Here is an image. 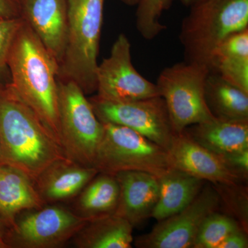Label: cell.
<instances>
[{
    "label": "cell",
    "mask_w": 248,
    "mask_h": 248,
    "mask_svg": "<svg viewBox=\"0 0 248 248\" xmlns=\"http://www.w3.org/2000/svg\"><path fill=\"white\" fill-rule=\"evenodd\" d=\"M60 142L9 84H0V164L36 181L59 160L66 159Z\"/></svg>",
    "instance_id": "6da1fadb"
},
{
    "label": "cell",
    "mask_w": 248,
    "mask_h": 248,
    "mask_svg": "<svg viewBox=\"0 0 248 248\" xmlns=\"http://www.w3.org/2000/svg\"><path fill=\"white\" fill-rule=\"evenodd\" d=\"M8 66L10 86L61 144L58 112L60 66L25 22L13 42Z\"/></svg>",
    "instance_id": "7a4b0ae2"
},
{
    "label": "cell",
    "mask_w": 248,
    "mask_h": 248,
    "mask_svg": "<svg viewBox=\"0 0 248 248\" xmlns=\"http://www.w3.org/2000/svg\"><path fill=\"white\" fill-rule=\"evenodd\" d=\"M104 3L105 0H67L66 48L58 79L73 81L86 95L97 91Z\"/></svg>",
    "instance_id": "3957f363"
},
{
    "label": "cell",
    "mask_w": 248,
    "mask_h": 248,
    "mask_svg": "<svg viewBox=\"0 0 248 248\" xmlns=\"http://www.w3.org/2000/svg\"><path fill=\"white\" fill-rule=\"evenodd\" d=\"M190 9L179 33L186 61L210 68L214 52L222 42L248 28V0H205Z\"/></svg>",
    "instance_id": "277c9868"
},
{
    "label": "cell",
    "mask_w": 248,
    "mask_h": 248,
    "mask_svg": "<svg viewBox=\"0 0 248 248\" xmlns=\"http://www.w3.org/2000/svg\"><path fill=\"white\" fill-rule=\"evenodd\" d=\"M103 124L104 135L93 165L98 172L114 175L122 171H142L159 177L172 169L163 147L126 127Z\"/></svg>",
    "instance_id": "5b68a950"
},
{
    "label": "cell",
    "mask_w": 248,
    "mask_h": 248,
    "mask_svg": "<svg viewBox=\"0 0 248 248\" xmlns=\"http://www.w3.org/2000/svg\"><path fill=\"white\" fill-rule=\"evenodd\" d=\"M58 112L60 142L66 157L93 167L104 135V124L82 90L73 81L58 79Z\"/></svg>",
    "instance_id": "8992f818"
},
{
    "label": "cell",
    "mask_w": 248,
    "mask_h": 248,
    "mask_svg": "<svg viewBox=\"0 0 248 248\" xmlns=\"http://www.w3.org/2000/svg\"><path fill=\"white\" fill-rule=\"evenodd\" d=\"M207 65L183 62L164 68L156 81L174 131L215 118L205 99V85L210 73Z\"/></svg>",
    "instance_id": "52a82bcc"
},
{
    "label": "cell",
    "mask_w": 248,
    "mask_h": 248,
    "mask_svg": "<svg viewBox=\"0 0 248 248\" xmlns=\"http://www.w3.org/2000/svg\"><path fill=\"white\" fill-rule=\"evenodd\" d=\"M93 110L103 124L126 127L168 150L176 133L162 97L110 102L94 95L90 98Z\"/></svg>",
    "instance_id": "ba28073f"
},
{
    "label": "cell",
    "mask_w": 248,
    "mask_h": 248,
    "mask_svg": "<svg viewBox=\"0 0 248 248\" xmlns=\"http://www.w3.org/2000/svg\"><path fill=\"white\" fill-rule=\"evenodd\" d=\"M97 96L110 102H130L159 96L156 84L140 74L132 63L131 44L119 35L110 55L98 63Z\"/></svg>",
    "instance_id": "9c48e42d"
},
{
    "label": "cell",
    "mask_w": 248,
    "mask_h": 248,
    "mask_svg": "<svg viewBox=\"0 0 248 248\" xmlns=\"http://www.w3.org/2000/svg\"><path fill=\"white\" fill-rule=\"evenodd\" d=\"M216 187L204 185L199 195L186 208L158 221L150 232L139 236L140 248H192L200 227L205 218L221 206Z\"/></svg>",
    "instance_id": "30bf717a"
},
{
    "label": "cell",
    "mask_w": 248,
    "mask_h": 248,
    "mask_svg": "<svg viewBox=\"0 0 248 248\" xmlns=\"http://www.w3.org/2000/svg\"><path fill=\"white\" fill-rule=\"evenodd\" d=\"M89 220L60 207L42 209L16 222L4 241L9 247H58L78 234Z\"/></svg>",
    "instance_id": "8fae6325"
},
{
    "label": "cell",
    "mask_w": 248,
    "mask_h": 248,
    "mask_svg": "<svg viewBox=\"0 0 248 248\" xmlns=\"http://www.w3.org/2000/svg\"><path fill=\"white\" fill-rule=\"evenodd\" d=\"M174 169L219 185H236L241 182L229 170L218 155L201 146L185 131L176 133L167 150Z\"/></svg>",
    "instance_id": "7c38bea8"
},
{
    "label": "cell",
    "mask_w": 248,
    "mask_h": 248,
    "mask_svg": "<svg viewBox=\"0 0 248 248\" xmlns=\"http://www.w3.org/2000/svg\"><path fill=\"white\" fill-rule=\"evenodd\" d=\"M21 17L58 62L66 48L67 0H19Z\"/></svg>",
    "instance_id": "4fadbf2b"
},
{
    "label": "cell",
    "mask_w": 248,
    "mask_h": 248,
    "mask_svg": "<svg viewBox=\"0 0 248 248\" xmlns=\"http://www.w3.org/2000/svg\"><path fill=\"white\" fill-rule=\"evenodd\" d=\"M120 186L115 213L133 226H139L152 214L159 197L158 177L142 171H122L114 174Z\"/></svg>",
    "instance_id": "5bb4252c"
},
{
    "label": "cell",
    "mask_w": 248,
    "mask_h": 248,
    "mask_svg": "<svg viewBox=\"0 0 248 248\" xmlns=\"http://www.w3.org/2000/svg\"><path fill=\"white\" fill-rule=\"evenodd\" d=\"M99 173L91 166L71 160L55 161L37 178L39 194L44 201L66 200L77 195Z\"/></svg>",
    "instance_id": "9a60e30c"
},
{
    "label": "cell",
    "mask_w": 248,
    "mask_h": 248,
    "mask_svg": "<svg viewBox=\"0 0 248 248\" xmlns=\"http://www.w3.org/2000/svg\"><path fill=\"white\" fill-rule=\"evenodd\" d=\"M184 131L194 141L217 155L248 149V120L215 117L190 125Z\"/></svg>",
    "instance_id": "2e32d148"
},
{
    "label": "cell",
    "mask_w": 248,
    "mask_h": 248,
    "mask_svg": "<svg viewBox=\"0 0 248 248\" xmlns=\"http://www.w3.org/2000/svg\"><path fill=\"white\" fill-rule=\"evenodd\" d=\"M31 181L19 170L0 164V214L9 229L16 224L18 213L40 208L44 203Z\"/></svg>",
    "instance_id": "e0dca14e"
},
{
    "label": "cell",
    "mask_w": 248,
    "mask_h": 248,
    "mask_svg": "<svg viewBox=\"0 0 248 248\" xmlns=\"http://www.w3.org/2000/svg\"><path fill=\"white\" fill-rule=\"evenodd\" d=\"M158 180L159 197L151 217L157 221L186 208L206 182L174 168L158 177Z\"/></svg>",
    "instance_id": "ac0fdd59"
},
{
    "label": "cell",
    "mask_w": 248,
    "mask_h": 248,
    "mask_svg": "<svg viewBox=\"0 0 248 248\" xmlns=\"http://www.w3.org/2000/svg\"><path fill=\"white\" fill-rule=\"evenodd\" d=\"M210 71L248 93V28L226 37L214 52Z\"/></svg>",
    "instance_id": "d6986e66"
},
{
    "label": "cell",
    "mask_w": 248,
    "mask_h": 248,
    "mask_svg": "<svg viewBox=\"0 0 248 248\" xmlns=\"http://www.w3.org/2000/svg\"><path fill=\"white\" fill-rule=\"evenodd\" d=\"M133 227L115 214L91 218L78 233L76 245L82 248H132Z\"/></svg>",
    "instance_id": "ffe728a7"
},
{
    "label": "cell",
    "mask_w": 248,
    "mask_h": 248,
    "mask_svg": "<svg viewBox=\"0 0 248 248\" xmlns=\"http://www.w3.org/2000/svg\"><path fill=\"white\" fill-rule=\"evenodd\" d=\"M205 99L214 117L248 120V93L210 71L205 85Z\"/></svg>",
    "instance_id": "44dd1931"
},
{
    "label": "cell",
    "mask_w": 248,
    "mask_h": 248,
    "mask_svg": "<svg viewBox=\"0 0 248 248\" xmlns=\"http://www.w3.org/2000/svg\"><path fill=\"white\" fill-rule=\"evenodd\" d=\"M101 174L89 183L79 199L83 217L90 219L115 213L120 198V186L115 175Z\"/></svg>",
    "instance_id": "7402d4cb"
},
{
    "label": "cell",
    "mask_w": 248,
    "mask_h": 248,
    "mask_svg": "<svg viewBox=\"0 0 248 248\" xmlns=\"http://www.w3.org/2000/svg\"><path fill=\"white\" fill-rule=\"evenodd\" d=\"M241 228L234 217L215 212L202 223L192 248H218L228 235Z\"/></svg>",
    "instance_id": "603a6c76"
},
{
    "label": "cell",
    "mask_w": 248,
    "mask_h": 248,
    "mask_svg": "<svg viewBox=\"0 0 248 248\" xmlns=\"http://www.w3.org/2000/svg\"><path fill=\"white\" fill-rule=\"evenodd\" d=\"M172 0H140L136 11V27L140 35L152 40L166 30L161 24L163 13L170 7Z\"/></svg>",
    "instance_id": "cb8c5ba5"
},
{
    "label": "cell",
    "mask_w": 248,
    "mask_h": 248,
    "mask_svg": "<svg viewBox=\"0 0 248 248\" xmlns=\"http://www.w3.org/2000/svg\"><path fill=\"white\" fill-rule=\"evenodd\" d=\"M24 19L22 17L0 20V84L11 82L8 60L13 42Z\"/></svg>",
    "instance_id": "d4e9b609"
},
{
    "label": "cell",
    "mask_w": 248,
    "mask_h": 248,
    "mask_svg": "<svg viewBox=\"0 0 248 248\" xmlns=\"http://www.w3.org/2000/svg\"><path fill=\"white\" fill-rule=\"evenodd\" d=\"M227 169L242 180L248 179V149L218 155Z\"/></svg>",
    "instance_id": "484cf974"
},
{
    "label": "cell",
    "mask_w": 248,
    "mask_h": 248,
    "mask_svg": "<svg viewBox=\"0 0 248 248\" xmlns=\"http://www.w3.org/2000/svg\"><path fill=\"white\" fill-rule=\"evenodd\" d=\"M248 239L247 232L239 228L223 240L218 248H248Z\"/></svg>",
    "instance_id": "4316f807"
},
{
    "label": "cell",
    "mask_w": 248,
    "mask_h": 248,
    "mask_svg": "<svg viewBox=\"0 0 248 248\" xmlns=\"http://www.w3.org/2000/svg\"><path fill=\"white\" fill-rule=\"evenodd\" d=\"M21 17L19 0H0V20Z\"/></svg>",
    "instance_id": "83f0119b"
},
{
    "label": "cell",
    "mask_w": 248,
    "mask_h": 248,
    "mask_svg": "<svg viewBox=\"0 0 248 248\" xmlns=\"http://www.w3.org/2000/svg\"><path fill=\"white\" fill-rule=\"evenodd\" d=\"M9 231V226H8L7 223L5 221L3 217L0 214V240L4 241L8 232Z\"/></svg>",
    "instance_id": "f1b7e54d"
},
{
    "label": "cell",
    "mask_w": 248,
    "mask_h": 248,
    "mask_svg": "<svg viewBox=\"0 0 248 248\" xmlns=\"http://www.w3.org/2000/svg\"><path fill=\"white\" fill-rule=\"evenodd\" d=\"M179 1H180L184 6H186V7L190 8L191 6L200 4V3L205 1V0H179Z\"/></svg>",
    "instance_id": "f546056e"
},
{
    "label": "cell",
    "mask_w": 248,
    "mask_h": 248,
    "mask_svg": "<svg viewBox=\"0 0 248 248\" xmlns=\"http://www.w3.org/2000/svg\"><path fill=\"white\" fill-rule=\"evenodd\" d=\"M124 4L128 5V6H137L140 2V0H120Z\"/></svg>",
    "instance_id": "4dcf8cb0"
},
{
    "label": "cell",
    "mask_w": 248,
    "mask_h": 248,
    "mask_svg": "<svg viewBox=\"0 0 248 248\" xmlns=\"http://www.w3.org/2000/svg\"><path fill=\"white\" fill-rule=\"evenodd\" d=\"M10 248L9 245L6 244L3 240H0V248Z\"/></svg>",
    "instance_id": "1f68e13d"
}]
</instances>
